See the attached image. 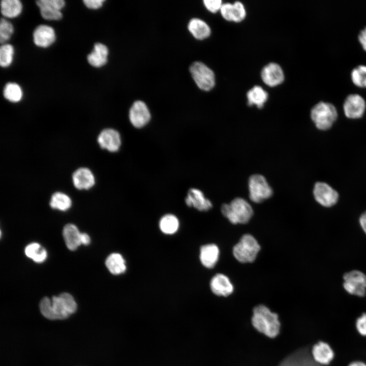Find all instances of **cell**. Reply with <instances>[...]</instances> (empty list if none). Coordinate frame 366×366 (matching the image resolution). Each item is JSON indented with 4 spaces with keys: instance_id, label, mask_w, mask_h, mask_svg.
Segmentation results:
<instances>
[{
    "instance_id": "d6a6232c",
    "label": "cell",
    "mask_w": 366,
    "mask_h": 366,
    "mask_svg": "<svg viewBox=\"0 0 366 366\" xmlns=\"http://www.w3.org/2000/svg\"><path fill=\"white\" fill-rule=\"evenodd\" d=\"M14 32L13 25L4 18L0 21V42L4 44L10 39Z\"/></svg>"
},
{
    "instance_id": "277c9868",
    "label": "cell",
    "mask_w": 366,
    "mask_h": 366,
    "mask_svg": "<svg viewBox=\"0 0 366 366\" xmlns=\"http://www.w3.org/2000/svg\"><path fill=\"white\" fill-rule=\"evenodd\" d=\"M338 117L336 107L331 103L320 101L311 109V117L316 127L321 130L330 128Z\"/></svg>"
},
{
    "instance_id": "b9f144b4",
    "label": "cell",
    "mask_w": 366,
    "mask_h": 366,
    "mask_svg": "<svg viewBox=\"0 0 366 366\" xmlns=\"http://www.w3.org/2000/svg\"><path fill=\"white\" fill-rule=\"evenodd\" d=\"M359 222L361 228L366 234V211L360 216Z\"/></svg>"
},
{
    "instance_id": "f1b7e54d",
    "label": "cell",
    "mask_w": 366,
    "mask_h": 366,
    "mask_svg": "<svg viewBox=\"0 0 366 366\" xmlns=\"http://www.w3.org/2000/svg\"><path fill=\"white\" fill-rule=\"evenodd\" d=\"M3 95L7 100L16 103L21 100L23 92L21 87L18 84L9 82L5 85L4 88Z\"/></svg>"
},
{
    "instance_id": "ac0fdd59",
    "label": "cell",
    "mask_w": 366,
    "mask_h": 366,
    "mask_svg": "<svg viewBox=\"0 0 366 366\" xmlns=\"http://www.w3.org/2000/svg\"><path fill=\"white\" fill-rule=\"evenodd\" d=\"M311 355L318 364L327 365L333 359L334 352L328 344L320 341L313 346Z\"/></svg>"
},
{
    "instance_id": "ba28073f",
    "label": "cell",
    "mask_w": 366,
    "mask_h": 366,
    "mask_svg": "<svg viewBox=\"0 0 366 366\" xmlns=\"http://www.w3.org/2000/svg\"><path fill=\"white\" fill-rule=\"evenodd\" d=\"M343 287L349 294L363 297L366 294V274L361 271L353 270L343 276Z\"/></svg>"
},
{
    "instance_id": "7a4b0ae2",
    "label": "cell",
    "mask_w": 366,
    "mask_h": 366,
    "mask_svg": "<svg viewBox=\"0 0 366 366\" xmlns=\"http://www.w3.org/2000/svg\"><path fill=\"white\" fill-rule=\"evenodd\" d=\"M252 323L257 331L268 338L276 337L280 331L281 324L278 315L264 305L254 308Z\"/></svg>"
},
{
    "instance_id": "1f68e13d",
    "label": "cell",
    "mask_w": 366,
    "mask_h": 366,
    "mask_svg": "<svg viewBox=\"0 0 366 366\" xmlns=\"http://www.w3.org/2000/svg\"><path fill=\"white\" fill-rule=\"evenodd\" d=\"M14 48L9 44H4L0 47V65L2 67H9L12 63Z\"/></svg>"
},
{
    "instance_id": "83f0119b",
    "label": "cell",
    "mask_w": 366,
    "mask_h": 366,
    "mask_svg": "<svg viewBox=\"0 0 366 366\" xmlns=\"http://www.w3.org/2000/svg\"><path fill=\"white\" fill-rule=\"evenodd\" d=\"M159 227L163 233L166 234H172L177 231L179 227V221L175 216L167 214L161 219Z\"/></svg>"
},
{
    "instance_id": "5bb4252c",
    "label": "cell",
    "mask_w": 366,
    "mask_h": 366,
    "mask_svg": "<svg viewBox=\"0 0 366 366\" xmlns=\"http://www.w3.org/2000/svg\"><path fill=\"white\" fill-rule=\"evenodd\" d=\"M306 349L296 351L285 358L278 366H318Z\"/></svg>"
},
{
    "instance_id": "8fae6325",
    "label": "cell",
    "mask_w": 366,
    "mask_h": 366,
    "mask_svg": "<svg viewBox=\"0 0 366 366\" xmlns=\"http://www.w3.org/2000/svg\"><path fill=\"white\" fill-rule=\"evenodd\" d=\"M129 119L135 128H141L150 120L151 116L146 105L141 101H135L129 111Z\"/></svg>"
},
{
    "instance_id": "7402d4cb",
    "label": "cell",
    "mask_w": 366,
    "mask_h": 366,
    "mask_svg": "<svg viewBox=\"0 0 366 366\" xmlns=\"http://www.w3.org/2000/svg\"><path fill=\"white\" fill-rule=\"evenodd\" d=\"M63 234L66 245L70 250L74 251L81 245V233L75 225H66Z\"/></svg>"
},
{
    "instance_id": "e0dca14e",
    "label": "cell",
    "mask_w": 366,
    "mask_h": 366,
    "mask_svg": "<svg viewBox=\"0 0 366 366\" xmlns=\"http://www.w3.org/2000/svg\"><path fill=\"white\" fill-rule=\"evenodd\" d=\"M210 287L215 294L221 296H227L232 293L234 290L230 279L222 273H218L212 277Z\"/></svg>"
},
{
    "instance_id": "d590c367",
    "label": "cell",
    "mask_w": 366,
    "mask_h": 366,
    "mask_svg": "<svg viewBox=\"0 0 366 366\" xmlns=\"http://www.w3.org/2000/svg\"><path fill=\"white\" fill-rule=\"evenodd\" d=\"M39 8L50 7L60 10L64 7L65 2L63 0H39L36 2Z\"/></svg>"
},
{
    "instance_id": "3957f363",
    "label": "cell",
    "mask_w": 366,
    "mask_h": 366,
    "mask_svg": "<svg viewBox=\"0 0 366 366\" xmlns=\"http://www.w3.org/2000/svg\"><path fill=\"white\" fill-rule=\"evenodd\" d=\"M223 216L232 224H246L253 215L251 205L245 199L238 197L221 207Z\"/></svg>"
},
{
    "instance_id": "ab89813d",
    "label": "cell",
    "mask_w": 366,
    "mask_h": 366,
    "mask_svg": "<svg viewBox=\"0 0 366 366\" xmlns=\"http://www.w3.org/2000/svg\"><path fill=\"white\" fill-rule=\"evenodd\" d=\"M104 1V0H84L83 2L88 9H98L103 6Z\"/></svg>"
},
{
    "instance_id": "ee69618b",
    "label": "cell",
    "mask_w": 366,
    "mask_h": 366,
    "mask_svg": "<svg viewBox=\"0 0 366 366\" xmlns=\"http://www.w3.org/2000/svg\"><path fill=\"white\" fill-rule=\"evenodd\" d=\"M348 366H366V364L360 361H355L351 362Z\"/></svg>"
},
{
    "instance_id": "2e32d148",
    "label": "cell",
    "mask_w": 366,
    "mask_h": 366,
    "mask_svg": "<svg viewBox=\"0 0 366 366\" xmlns=\"http://www.w3.org/2000/svg\"><path fill=\"white\" fill-rule=\"evenodd\" d=\"M186 204L201 211H207L212 207V203L206 198L203 192L195 188L190 189L185 199Z\"/></svg>"
},
{
    "instance_id": "836d02e7",
    "label": "cell",
    "mask_w": 366,
    "mask_h": 366,
    "mask_svg": "<svg viewBox=\"0 0 366 366\" xmlns=\"http://www.w3.org/2000/svg\"><path fill=\"white\" fill-rule=\"evenodd\" d=\"M40 8L42 17L48 20H58L63 17L60 10L50 7H42Z\"/></svg>"
},
{
    "instance_id": "60d3db41",
    "label": "cell",
    "mask_w": 366,
    "mask_h": 366,
    "mask_svg": "<svg viewBox=\"0 0 366 366\" xmlns=\"http://www.w3.org/2000/svg\"><path fill=\"white\" fill-rule=\"evenodd\" d=\"M358 39L363 49L366 51V26L359 32Z\"/></svg>"
},
{
    "instance_id": "74e56055",
    "label": "cell",
    "mask_w": 366,
    "mask_h": 366,
    "mask_svg": "<svg viewBox=\"0 0 366 366\" xmlns=\"http://www.w3.org/2000/svg\"><path fill=\"white\" fill-rule=\"evenodd\" d=\"M356 327L358 333L366 337V313H363L356 321Z\"/></svg>"
},
{
    "instance_id": "9a60e30c",
    "label": "cell",
    "mask_w": 366,
    "mask_h": 366,
    "mask_svg": "<svg viewBox=\"0 0 366 366\" xmlns=\"http://www.w3.org/2000/svg\"><path fill=\"white\" fill-rule=\"evenodd\" d=\"M56 35L54 29L47 25L38 26L33 33V41L39 47L47 48L55 41Z\"/></svg>"
},
{
    "instance_id": "f35d334b",
    "label": "cell",
    "mask_w": 366,
    "mask_h": 366,
    "mask_svg": "<svg viewBox=\"0 0 366 366\" xmlns=\"http://www.w3.org/2000/svg\"><path fill=\"white\" fill-rule=\"evenodd\" d=\"M203 3L207 9L213 13L220 10L223 4L221 0H204Z\"/></svg>"
},
{
    "instance_id": "4316f807",
    "label": "cell",
    "mask_w": 366,
    "mask_h": 366,
    "mask_svg": "<svg viewBox=\"0 0 366 366\" xmlns=\"http://www.w3.org/2000/svg\"><path fill=\"white\" fill-rule=\"evenodd\" d=\"M25 254L27 257L37 263L44 262L47 256L45 249L36 242L30 243L25 247Z\"/></svg>"
},
{
    "instance_id": "f546056e",
    "label": "cell",
    "mask_w": 366,
    "mask_h": 366,
    "mask_svg": "<svg viewBox=\"0 0 366 366\" xmlns=\"http://www.w3.org/2000/svg\"><path fill=\"white\" fill-rule=\"evenodd\" d=\"M71 204L70 197L61 192H56L53 194L50 201V205L52 208L62 211L68 210L71 207Z\"/></svg>"
},
{
    "instance_id": "44dd1931",
    "label": "cell",
    "mask_w": 366,
    "mask_h": 366,
    "mask_svg": "<svg viewBox=\"0 0 366 366\" xmlns=\"http://www.w3.org/2000/svg\"><path fill=\"white\" fill-rule=\"evenodd\" d=\"M108 49L101 43L95 44L93 51L87 56L88 63L93 67L99 68L105 65L107 62Z\"/></svg>"
},
{
    "instance_id": "e575fe53",
    "label": "cell",
    "mask_w": 366,
    "mask_h": 366,
    "mask_svg": "<svg viewBox=\"0 0 366 366\" xmlns=\"http://www.w3.org/2000/svg\"><path fill=\"white\" fill-rule=\"evenodd\" d=\"M246 15V11L243 4L239 1L235 2L233 4L232 21L240 22L245 18Z\"/></svg>"
},
{
    "instance_id": "ffe728a7",
    "label": "cell",
    "mask_w": 366,
    "mask_h": 366,
    "mask_svg": "<svg viewBox=\"0 0 366 366\" xmlns=\"http://www.w3.org/2000/svg\"><path fill=\"white\" fill-rule=\"evenodd\" d=\"M74 186L79 190H87L95 184V177L91 171L86 168H80L73 174Z\"/></svg>"
},
{
    "instance_id": "9c48e42d",
    "label": "cell",
    "mask_w": 366,
    "mask_h": 366,
    "mask_svg": "<svg viewBox=\"0 0 366 366\" xmlns=\"http://www.w3.org/2000/svg\"><path fill=\"white\" fill-rule=\"evenodd\" d=\"M313 194L316 201L324 207H331L338 201L339 194L331 187L325 182L315 184Z\"/></svg>"
},
{
    "instance_id": "8992f818",
    "label": "cell",
    "mask_w": 366,
    "mask_h": 366,
    "mask_svg": "<svg viewBox=\"0 0 366 366\" xmlns=\"http://www.w3.org/2000/svg\"><path fill=\"white\" fill-rule=\"evenodd\" d=\"M249 197L255 203H261L270 198L273 193L266 178L261 174L251 175L248 181Z\"/></svg>"
},
{
    "instance_id": "7bdbcfd3",
    "label": "cell",
    "mask_w": 366,
    "mask_h": 366,
    "mask_svg": "<svg viewBox=\"0 0 366 366\" xmlns=\"http://www.w3.org/2000/svg\"><path fill=\"white\" fill-rule=\"evenodd\" d=\"M90 242V239L89 235L85 233H81V244L88 245Z\"/></svg>"
},
{
    "instance_id": "484cf974",
    "label": "cell",
    "mask_w": 366,
    "mask_h": 366,
    "mask_svg": "<svg viewBox=\"0 0 366 366\" xmlns=\"http://www.w3.org/2000/svg\"><path fill=\"white\" fill-rule=\"evenodd\" d=\"M22 5L19 0H2L1 2V11L5 17L13 18L21 13Z\"/></svg>"
},
{
    "instance_id": "30bf717a",
    "label": "cell",
    "mask_w": 366,
    "mask_h": 366,
    "mask_svg": "<svg viewBox=\"0 0 366 366\" xmlns=\"http://www.w3.org/2000/svg\"><path fill=\"white\" fill-rule=\"evenodd\" d=\"M366 108L364 98L358 94H350L345 98L343 110L345 115L350 118H358L363 114Z\"/></svg>"
},
{
    "instance_id": "52a82bcc",
    "label": "cell",
    "mask_w": 366,
    "mask_h": 366,
    "mask_svg": "<svg viewBox=\"0 0 366 366\" xmlns=\"http://www.w3.org/2000/svg\"><path fill=\"white\" fill-rule=\"evenodd\" d=\"M190 71L193 79L200 89L208 91L215 86L214 72L203 63H193L190 66Z\"/></svg>"
},
{
    "instance_id": "d4e9b609",
    "label": "cell",
    "mask_w": 366,
    "mask_h": 366,
    "mask_svg": "<svg viewBox=\"0 0 366 366\" xmlns=\"http://www.w3.org/2000/svg\"><path fill=\"white\" fill-rule=\"evenodd\" d=\"M249 106L256 105L261 108L268 99V93L261 86L255 85L247 94Z\"/></svg>"
},
{
    "instance_id": "4dcf8cb0",
    "label": "cell",
    "mask_w": 366,
    "mask_h": 366,
    "mask_svg": "<svg viewBox=\"0 0 366 366\" xmlns=\"http://www.w3.org/2000/svg\"><path fill=\"white\" fill-rule=\"evenodd\" d=\"M351 79L353 83L360 87H366V65H359L351 71Z\"/></svg>"
},
{
    "instance_id": "d6986e66",
    "label": "cell",
    "mask_w": 366,
    "mask_h": 366,
    "mask_svg": "<svg viewBox=\"0 0 366 366\" xmlns=\"http://www.w3.org/2000/svg\"><path fill=\"white\" fill-rule=\"evenodd\" d=\"M219 249L215 244H206L202 246L200 248L199 256L200 262L206 268H213L219 260Z\"/></svg>"
},
{
    "instance_id": "603a6c76",
    "label": "cell",
    "mask_w": 366,
    "mask_h": 366,
    "mask_svg": "<svg viewBox=\"0 0 366 366\" xmlns=\"http://www.w3.org/2000/svg\"><path fill=\"white\" fill-rule=\"evenodd\" d=\"M105 265L110 272L114 275L121 274L127 269L125 260L121 255L117 253L109 255L106 259Z\"/></svg>"
},
{
    "instance_id": "6da1fadb",
    "label": "cell",
    "mask_w": 366,
    "mask_h": 366,
    "mask_svg": "<svg viewBox=\"0 0 366 366\" xmlns=\"http://www.w3.org/2000/svg\"><path fill=\"white\" fill-rule=\"evenodd\" d=\"M39 307L43 316L50 320L66 319L77 310V303L74 297L66 292L53 296L51 299L44 297Z\"/></svg>"
},
{
    "instance_id": "cb8c5ba5",
    "label": "cell",
    "mask_w": 366,
    "mask_h": 366,
    "mask_svg": "<svg viewBox=\"0 0 366 366\" xmlns=\"http://www.w3.org/2000/svg\"><path fill=\"white\" fill-rule=\"evenodd\" d=\"M188 29L195 38L199 40L207 38L211 32L208 25L198 18H193L190 21Z\"/></svg>"
},
{
    "instance_id": "4fadbf2b",
    "label": "cell",
    "mask_w": 366,
    "mask_h": 366,
    "mask_svg": "<svg viewBox=\"0 0 366 366\" xmlns=\"http://www.w3.org/2000/svg\"><path fill=\"white\" fill-rule=\"evenodd\" d=\"M261 76L263 81L270 86H277L284 80L281 67L275 63H270L265 66L261 71Z\"/></svg>"
},
{
    "instance_id": "7c38bea8",
    "label": "cell",
    "mask_w": 366,
    "mask_h": 366,
    "mask_svg": "<svg viewBox=\"0 0 366 366\" xmlns=\"http://www.w3.org/2000/svg\"><path fill=\"white\" fill-rule=\"evenodd\" d=\"M98 141L101 148L110 152L118 151L121 142L119 133L113 129L103 130L98 136Z\"/></svg>"
},
{
    "instance_id": "8d00e7d4",
    "label": "cell",
    "mask_w": 366,
    "mask_h": 366,
    "mask_svg": "<svg viewBox=\"0 0 366 366\" xmlns=\"http://www.w3.org/2000/svg\"><path fill=\"white\" fill-rule=\"evenodd\" d=\"M233 4L226 3L222 4L220 12L223 17L228 20L232 21Z\"/></svg>"
},
{
    "instance_id": "5b68a950",
    "label": "cell",
    "mask_w": 366,
    "mask_h": 366,
    "mask_svg": "<svg viewBox=\"0 0 366 366\" xmlns=\"http://www.w3.org/2000/svg\"><path fill=\"white\" fill-rule=\"evenodd\" d=\"M260 250V246L252 235H243L233 248V254L235 259L241 263L253 262Z\"/></svg>"
}]
</instances>
